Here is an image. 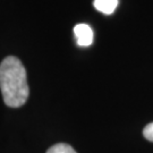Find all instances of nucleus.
Wrapping results in <instances>:
<instances>
[{"label":"nucleus","instance_id":"1","mask_svg":"<svg viewBox=\"0 0 153 153\" xmlns=\"http://www.w3.org/2000/svg\"><path fill=\"white\" fill-rule=\"evenodd\" d=\"M0 90L5 103L10 108H19L27 101L26 69L16 57L9 56L0 64Z\"/></svg>","mask_w":153,"mask_h":153},{"label":"nucleus","instance_id":"3","mask_svg":"<svg viewBox=\"0 0 153 153\" xmlns=\"http://www.w3.org/2000/svg\"><path fill=\"white\" fill-rule=\"evenodd\" d=\"M93 5H94V8L100 13L110 15L116 10L118 6V0H94Z\"/></svg>","mask_w":153,"mask_h":153},{"label":"nucleus","instance_id":"5","mask_svg":"<svg viewBox=\"0 0 153 153\" xmlns=\"http://www.w3.org/2000/svg\"><path fill=\"white\" fill-rule=\"evenodd\" d=\"M143 135L144 137L150 141V142H153V123H150L148 125L144 127L143 129Z\"/></svg>","mask_w":153,"mask_h":153},{"label":"nucleus","instance_id":"4","mask_svg":"<svg viewBox=\"0 0 153 153\" xmlns=\"http://www.w3.org/2000/svg\"><path fill=\"white\" fill-rule=\"evenodd\" d=\"M47 153H77V152L71 148V145H68L66 143H59V144H56L53 146H51L47 151Z\"/></svg>","mask_w":153,"mask_h":153},{"label":"nucleus","instance_id":"2","mask_svg":"<svg viewBox=\"0 0 153 153\" xmlns=\"http://www.w3.org/2000/svg\"><path fill=\"white\" fill-rule=\"evenodd\" d=\"M74 34L77 44L81 47H88L93 42V31L88 24H77L74 27Z\"/></svg>","mask_w":153,"mask_h":153}]
</instances>
